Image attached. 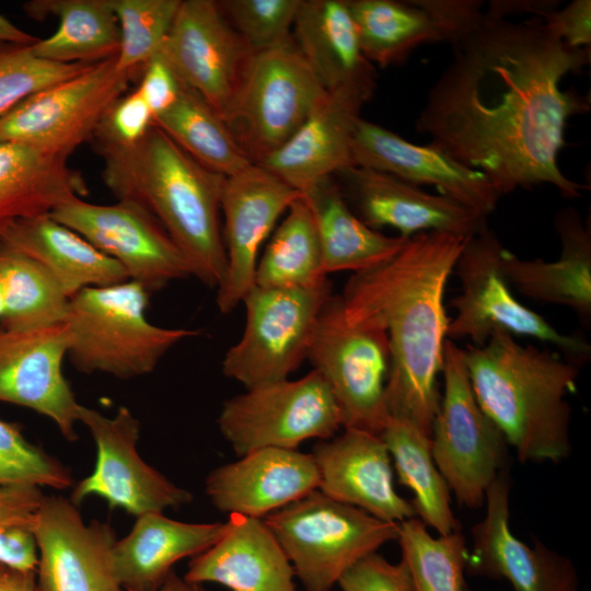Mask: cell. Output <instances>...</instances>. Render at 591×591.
I'll list each match as a JSON object with an SVG mask.
<instances>
[{
  "mask_svg": "<svg viewBox=\"0 0 591 591\" xmlns=\"http://www.w3.org/2000/svg\"><path fill=\"white\" fill-rule=\"evenodd\" d=\"M88 192L84 177L67 158L0 140V230L20 219L51 213Z\"/></svg>",
  "mask_w": 591,
  "mask_h": 591,
  "instance_id": "cell-31",
  "label": "cell"
},
{
  "mask_svg": "<svg viewBox=\"0 0 591 591\" xmlns=\"http://www.w3.org/2000/svg\"><path fill=\"white\" fill-rule=\"evenodd\" d=\"M7 484L66 489L73 478L63 463L28 441L19 426L0 419V485Z\"/></svg>",
  "mask_w": 591,
  "mask_h": 591,
  "instance_id": "cell-43",
  "label": "cell"
},
{
  "mask_svg": "<svg viewBox=\"0 0 591 591\" xmlns=\"http://www.w3.org/2000/svg\"><path fill=\"white\" fill-rule=\"evenodd\" d=\"M302 196L314 212L326 276L376 267L392 258L407 241L366 224L348 205L334 176L323 178Z\"/></svg>",
  "mask_w": 591,
  "mask_h": 591,
  "instance_id": "cell-32",
  "label": "cell"
},
{
  "mask_svg": "<svg viewBox=\"0 0 591 591\" xmlns=\"http://www.w3.org/2000/svg\"><path fill=\"white\" fill-rule=\"evenodd\" d=\"M302 194L271 172L251 164L224 179L221 213L227 269L217 288L221 313L234 310L255 286L257 254L278 218Z\"/></svg>",
  "mask_w": 591,
  "mask_h": 591,
  "instance_id": "cell-18",
  "label": "cell"
},
{
  "mask_svg": "<svg viewBox=\"0 0 591 591\" xmlns=\"http://www.w3.org/2000/svg\"><path fill=\"white\" fill-rule=\"evenodd\" d=\"M559 1H507L494 0L488 4L485 13L491 18L506 19L510 14L533 13L541 18L545 13L558 8Z\"/></svg>",
  "mask_w": 591,
  "mask_h": 591,
  "instance_id": "cell-49",
  "label": "cell"
},
{
  "mask_svg": "<svg viewBox=\"0 0 591 591\" xmlns=\"http://www.w3.org/2000/svg\"><path fill=\"white\" fill-rule=\"evenodd\" d=\"M182 0H111L117 18L120 44L119 71L140 74L158 53L171 28Z\"/></svg>",
  "mask_w": 591,
  "mask_h": 591,
  "instance_id": "cell-40",
  "label": "cell"
},
{
  "mask_svg": "<svg viewBox=\"0 0 591 591\" xmlns=\"http://www.w3.org/2000/svg\"><path fill=\"white\" fill-rule=\"evenodd\" d=\"M466 239L442 232L416 234L385 263L352 274L340 294L349 323L386 334L390 417L408 421L429 437L440 404L437 378L450 323L444 292Z\"/></svg>",
  "mask_w": 591,
  "mask_h": 591,
  "instance_id": "cell-2",
  "label": "cell"
},
{
  "mask_svg": "<svg viewBox=\"0 0 591 591\" xmlns=\"http://www.w3.org/2000/svg\"><path fill=\"white\" fill-rule=\"evenodd\" d=\"M0 240L42 264L69 298L128 280L120 264L50 213L11 222L0 230Z\"/></svg>",
  "mask_w": 591,
  "mask_h": 591,
  "instance_id": "cell-30",
  "label": "cell"
},
{
  "mask_svg": "<svg viewBox=\"0 0 591 591\" xmlns=\"http://www.w3.org/2000/svg\"><path fill=\"white\" fill-rule=\"evenodd\" d=\"M451 48L416 130L485 173L500 196L547 184L579 198L586 186L561 172L558 154L568 119L590 103L560 83L590 63V48L556 38L538 16L511 21L486 13Z\"/></svg>",
  "mask_w": 591,
  "mask_h": 591,
  "instance_id": "cell-1",
  "label": "cell"
},
{
  "mask_svg": "<svg viewBox=\"0 0 591 591\" xmlns=\"http://www.w3.org/2000/svg\"><path fill=\"white\" fill-rule=\"evenodd\" d=\"M153 125V113L137 89L120 96L101 120L94 142L128 147L140 141Z\"/></svg>",
  "mask_w": 591,
  "mask_h": 591,
  "instance_id": "cell-45",
  "label": "cell"
},
{
  "mask_svg": "<svg viewBox=\"0 0 591 591\" xmlns=\"http://www.w3.org/2000/svg\"><path fill=\"white\" fill-rule=\"evenodd\" d=\"M245 390L223 403L217 420L239 456L264 448L298 450L306 440H327L343 428L340 409L314 370Z\"/></svg>",
  "mask_w": 591,
  "mask_h": 591,
  "instance_id": "cell-12",
  "label": "cell"
},
{
  "mask_svg": "<svg viewBox=\"0 0 591 591\" xmlns=\"http://www.w3.org/2000/svg\"><path fill=\"white\" fill-rule=\"evenodd\" d=\"M394 462L399 484L414 494L417 518L439 535L461 530L451 509L450 488L431 452L430 437L415 425L390 417L380 434Z\"/></svg>",
  "mask_w": 591,
  "mask_h": 591,
  "instance_id": "cell-35",
  "label": "cell"
},
{
  "mask_svg": "<svg viewBox=\"0 0 591 591\" xmlns=\"http://www.w3.org/2000/svg\"><path fill=\"white\" fill-rule=\"evenodd\" d=\"M263 520L304 591H331L359 559L398 537V523L382 521L318 489Z\"/></svg>",
  "mask_w": 591,
  "mask_h": 591,
  "instance_id": "cell-6",
  "label": "cell"
},
{
  "mask_svg": "<svg viewBox=\"0 0 591 591\" xmlns=\"http://www.w3.org/2000/svg\"><path fill=\"white\" fill-rule=\"evenodd\" d=\"M89 66L53 62L34 55L31 46L0 44V117L28 96Z\"/></svg>",
  "mask_w": 591,
  "mask_h": 591,
  "instance_id": "cell-42",
  "label": "cell"
},
{
  "mask_svg": "<svg viewBox=\"0 0 591 591\" xmlns=\"http://www.w3.org/2000/svg\"><path fill=\"white\" fill-rule=\"evenodd\" d=\"M227 523H190L170 519L163 512L136 518L130 532L116 540L112 563L125 591H150L173 571V566L212 546Z\"/></svg>",
  "mask_w": 591,
  "mask_h": 591,
  "instance_id": "cell-29",
  "label": "cell"
},
{
  "mask_svg": "<svg viewBox=\"0 0 591 591\" xmlns=\"http://www.w3.org/2000/svg\"><path fill=\"white\" fill-rule=\"evenodd\" d=\"M0 591H37L35 571L0 564Z\"/></svg>",
  "mask_w": 591,
  "mask_h": 591,
  "instance_id": "cell-50",
  "label": "cell"
},
{
  "mask_svg": "<svg viewBox=\"0 0 591 591\" xmlns=\"http://www.w3.org/2000/svg\"><path fill=\"white\" fill-rule=\"evenodd\" d=\"M333 294L328 280L309 288L254 286L243 299L246 323L222 372L245 389L286 380L306 359L317 316Z\"/></svg>",
  "mask_w": 591,
  "mask_h": 591,
  "instance_id": "cell-11",
  "label": "cell"
},
{
  "mask_svg": "<svg viewBox=\"0 0 591 591\" xmlns=\"http://www.w3.org/2000/svg\"><path fill=\"white\" fill-rule=\"evenodd\" d=\"M364 57L380 68L404 62L422 45L445 42L426 0H347Z\"/></svg>",
  "mask_w": 591,
  "mask_h": 591,
  "instance_id": "cell-34",
  "label": "cell"
},
{
  "mask_svg": "<svg viewBox=\"0 0 591 591\" xmlns=\"http://www.w3.org/2000/svg\"><path fill=\"white\" fill-rule=\"evenodd\" d=\"M509 471L502 470L486 490L485 518L472 528L473 547L466 571L506 579L513 591H577L578 575L571 560L535 540H519L509 525Z\"/></svg>",
  "mask_w": 591,
  "mask_h": 591,
  "instance_id": "cell-20",
  "label": "cell"
},
{
  "mask_svg": "<svg viewBox=\"0 0 591 591\" xmlns=\"http://www.w3.org/2000/svg\"><path fill=\"white\" fill-rule=\"evenodd\" d=\"M158 54L223 118L253 53L217 1L182 0Z\"/></svg>",
  "mask_w": 591,
  "mask_h": 591,
  "instance_id": "cell-16",
  "label": "cell"
},
{
  "mask_svg": "<svg viewBox=\"0 0 591 591\" xmlns=\"http://www.w3.org/2000/svg\"><path fill=\"white\" fill-rule=\"evenodd\" d=\"M116 58L93 63L19 103L0 117V140L68 159L93 140L107 111L138 74L119 71Z\"/></svg>",
  "mask_w": 591,
  "mask_h": 591,
  "instance_id": "cell-13",
  "label": "cell"
},
{
  "mask_svg": "<svg viewBox=\"0 0 591 591\" xmlns=\"http://www.w3.org/2000/svg\"><path fill=\"white\" fill-rule=\"evenodd\" d=\"M2 313H3V294H2V290H1V286H0V321H1V317H2Z\"/></svg>",
  "mask_w": 591,
  "mask_h": 591,
  "instance_id": "cell-53",
  "label": "cell"
},
{
  "mask_svg": "<svg viewBox=\"0 0 591 591\" xmlns=\"http://www.w3.org/2000/svg\"><path fill=\"white\" fill-rule=\"evenodd\" d=\"M38 39V37L26 33L0 14V44L31 46Z\"/></svg>",
  "mask_w": 591,
  "mask_h": 591,
  "instance_id": "cell-51",
  "label": "cell"
},
{
  "mask_svg": "<svg viewBox=\"0 0 591 591\" xmlns=\"http://www.w3.org/2000/svg\"><path fill=\"white\" fill-rule=\"evenodd\" d=\"M320 476L311 453L264 448L213 468L205 491L221 512L264 519L318 489Z\"/></svg>",
  "mask_w": 591,
  "mask_h": 591,
  "instance_id": "cell-24",
  "label": "cell"
},
{
  "mask_svg": "<svg viewBox=\"0 0 591 591\" xmlns=\"http://www.w3.org/2000/svg\"><path fill=\"white\" fill-rule=\"evenodd\" d=\"M337 584L341 591H415L406 563L392 564L376 552L348 568Z\"/></svg>",
  "mask_w": 591,
  "mask_h": 591,
  "instance_id": "cell-46",
  "label": "cell"
},
{
  "mask_svg": "<svg viewBox=\"0 0 591 591\" xmlns=\"http://www.w3.org/2000/svg\"><path fill=\"white\" fill-rule=\"evenodd\" d=\"M503 250L487 223L466 239L454 268L461 292L450 302L456 313L450 318L448 339L466 338L483 346L494 332L503 331L554 346L578 367L586 363L591 355L587 340L560 333L515 299L501 269Z\"/></svg>",
  "mask_w": 591,
  "mask_h": 591,
  "instance_id": "cell-8",
  "label": "cell"
},
{
  "mask_svg": "<svg viewBox=\"0 0 591 591\" xmlns=\"http://www.w3.org/2000/svg\"><path fill=\"white\" fill-rule=\"evenodd\" d=\"M327 280L314 212L301 195L287 210L257 263L255 285L309 288Z\"/></svg>",
  "mask_w": 591,
  "mask_h": 591,
  "instance_id": "cell-38",
  "label": "cell"
},
{
  "mask_svg": "<svg viewBox=\"0 0 591 591\" xmlns=\"http://www.w3.org/2000/svg\"><path fill=\"white\" fill-rule=\"evenodd\" d=\"M44 493L30 484L0 485V564L35 571V524Z\"/></svg>",
  "mask_w": 591,
  "mask_h": 591,
  "instance_id": "cell-41",
  "label": "cell"
},
{
  "mask_svg": "<svg viewBox=\"0 0 591 591\" xmlns=\"http://www.w3.org/2000/svg\"><path fill=\"white\" fill-rule=\"evenodd\" d=\"M354 165L389 173L415 186L428 185L462 206L488 217L500 194L490 178L432 143L416 144L363 118L354 135Z\"/></svg>",
  "mask_w": 591,
  "mask_h": 591,
  "instance_id": "cell-22",
  "label": "cell"
},
{
  "mask_svg": "<svg viewBox=\"0 0 591 591\" xmlns=\"http://www.w3.org/2000/svg\"><path fill=\"white\" fill-rule=\"evenodd\" d=\"M136 89L149 105L154 118L176 101L181 83L158 54L143 66Z\"/></svg>",
  "mask_w": 591,
  "mask_h": 591,
  "instance_id": "cell-48",
  "label": "cell"
},
{
  "mask_svg": "<svg viewBox=\"0 0 591 591\" xmlns=\"http://www.w3.org/2000/svg\"><path fill=\"white\" fill-rule=\"evenodd\" d=\"M223 535L192 558L184 578L231 591H296L294 571L263 519L230 514Z\"/></svg>",
  "mask_w": 591,
  "mask_h": 591,
  "instance_id": "cell-26",
  "label": "cell"
},
{
  "mask_svg": "<svg viewBox=\"0 0 591 591\" xmlns=\"http://www.w3.org/2000/svg\"><path fill=\"white\" fill-rule=\"evenodd\" d=\"M443 393L431 428V452L460 505L478 508L486 490L506 468L507 442L474 395L464 348L447 339Z\"/></svg>",
  "mask_w": 591,
  "mask_h": 591,
  "instance_id": "cell-9",
  "label": "cell"
},
{
  "mask_svg": "<svg viewBox=\"0 0 591 591\" xmlns=\"http://www.w3.org/2000/svg\"><path fill=\"white\" fill-rule=\"evenodd\" d=\"M427 528L417 517L398 523L396 542L415 591H467L465 536L460 530L434 537Z\"/></svg>",
  "mask_w": 591,
  "mask_h": 591,
  "instance_id": "cell-39",
  "label": "cell"
},
{
  "mask_svg": "<svg viewBox=\"0 0 591 591\" xmlns=\"http://www.w3.org/2000/svg\"><path fill=\"white\" fill-rule=\"evenodd\" d=\"M37 591H125L112 563L116 535L107 522L82 519L78 506L45 496L35 524Z\"/></svg>",
  "mask_w": 591,
  "mask_h": 591,
  "instance_id": "cell-17",
  "label": "cell"
},
{
  "mask_svg": "<svg viewBox=\"0 0 591 591\" xmlns=\"http://www.w3.org/2000/svg\"><path fill=\"white\" fill-rule=\"evenodd\" d=\"M371 99L352 86L327 91L297 132L259 166L303 194L323 178L352 166L351 146L361 108Z\"/></svg>",
  "mask_w": 591,
  "mask_h": 591,
  "instance_id": "cell-25",
  "label": "cell"
},
{
  "mask_svg": "<svg viewBox=\"0 0 591 591\" xmlns=\"http://www.w3.org/2000/svg\"><path fill=\"white\" fill-rule=\"evenodd\" d=\"M545 27L556 38L573 48H590L591 1L572 0L564 8L541 16Z\"/></svg>",
  "mask_w": 591,
  "mask_h": 591,
  "instance_id": "cell-47",
  "label": "cell"
},
{
  "mask_svg": "<svg viewBox=\"0 0 591 591\" xmlns=\"http://www.w3.org/2000/svg\"><path fill=\"white\" fill-rule=\"evenodd\" d=\"M94 143L107 188L149 211L184 254L192 276L218 288L227 269L220 229L225 176L198 163L154 124L132 146Z\"/></svg>",
  "mask_w": 591,
  "mask_h": 591,
  "instance_id": "cell-3",
  "label": "cell"
},
{
  "mask_svg": "<svg viewBox=\"0 0 591 591\" xmlns=\"http://www.w3.org/2000/svg\"><path fill=\"white\" fill-rule=\"evenodd\" d=\"M476 401L521 462H559L571 453L566 401L579 367L557 351L521 345L496 331L464 349Z\"/></svg>",
  "mask_w": 591,
  "mask_h": 591,
  "instance_id": "cell-4",
  "label": "cell"
},
{
  "mask_svg": "<svg viewBox=\"0 0 591 591\" xmlns=\"http://www.w3.org/2000/svg\"><path fill=\"white\" fill-rule=\"evenodd\" d=\"M320 486L332 499L357 507L386 522L415 518L412 501L394 487L392 459L381 436L355 428L320 440L311 453Z\"/></svg>",
  "mask_w": 591,
  "mask_h": 591,
  "instance_id": "cell-23",
  "label": "cell"
},
{
  "mask_svg": "<svg viewBox=\"0 0 591 591\" xmlns=\"http://www.w3.org/2000/svg\"><path fill=\"white\" fill-rule=\"evenodd\" d=\"M79 422L96 445L93 472L77 483L70 500L80 506L89 496L103 498L111 509H123L138 518L178 509L193 495L149 465L138 452L140 422L126 406L108 417L81 405Z\"/></svg>",
  "mask_w": 591,
  "mask_h": 591,
  "instance_id": "cell-14",
  "label": "cell"
},
{
  "mask_svg": "<svg viewBox=\"0 0 591 591\" xmlns=\"http://www.w3.org/2000/svg\"><path fill=\"white\" fill-rule=\"evenodd\" d=\"M0 328L21 331L65 323L69 300L57 279L38 262L0 240Z\"/></svg>",
  "mask_w": 591,
  "mask_h": 591,
  "instance_id": "cell-37",
  "label": "cell"
},
{
  "mask_svg": "<svg viewBox=\"0 0 591 591\" xmlns=\"http://www.w3.org/2000/svg\"><path fill=\"white\" fill-rule=\"evenodd\" d=\"M306 359L329 387L343 417V428L381 434L390 415L385 386L390 371L386 334L349 323L340 294L324 303Z\"/></svg>",
  "mask_w": 591,
  "mask_h": 591,
  "instance_id": "cell-10",
  "label": "cell"
},
{
  "mask_svg": "<svg viewBox=\"0 0 591 591\" xmlns=\"http://www.w3.org/2000/svg\"><path fill=\"white\" fill-rule=\"evenodd\" d=\"M561 251L557 260L522 259L508 250L501 269L509 285L523 296L571 309L586 324L591 317V233L571 207L554 218Z\"/></svg>",
  "mask_w": 591,
  "mask_h": 591,
  "instance_id": "cell-27",
  "label": "cell"
},
{
  "mask_svg": "<svg viewBox=\"0 0 591 591\" xmlns=\"http://www.w3.org/2000/svg\"><path fill=\"white\" fill-rule=\"evenodd\" d=\"M150 294L127 280L85 288L70 298L65 324L72 366L85 374L132 379L151 373L173 346L198 335L152 324L147 317Z\"/></svg>",
  "mask_w": 591,
  "mask_h": 591,
  "instance_id": "cell-5",
  "label": "cell"
},
{
  "mask_svg": "<svg viewBox=\"0 0 591 591\" xmlns=\"http://www.w3.org/2000/svg\"><path fill=\"white\" fill-rule=\"evenodd\" d=\"M354 212L369 227L393 228L409 239L424 232L468 237L487 218L389 173L352 165L334 175Z\"/></svg>",
  "mask_w": 591,
  "mask_h": 591,
  "instance_id": "cell-21",
  "label": "cell"
},
{
  "mask_svg": "<svg viewBox=\"0 0 591 591\" xmlns=\"http://www.w3.org/2000/svg\"><path fill=\"white\" fill-rule=\"evenodd\" d=\"M223 15L252 53L292 38V27L301 0H221Z\"/></svg>",
  "mask_w": 591,
  "mask_h": 591,
  "instance_id": "cell-44",
  "label": "cell"
},
{
  "mask_svg": "<svg viewBox=\"0 0 591 591\" xmlns=\"http://www.w3.org/2000/svg\"><path fill=\"white\" fill-rule=\"evenodd\" d=\"M23 10L35 20L59 21L54 34L31 45L39 58L92 65L118 55L120 32L111 0H33Z\"/></svg>",
  "mask_w": 591,
  "mask_h": 591,
  "instance_id": "cell-33",
  "label": "cell"
},
{
  "mask_svg": "<svg viewBox=\"0 0 591 591\" xmlns=\"http://www.w3.org/2000/svg\"><path fill=\"white\" fill-rule=\"evenodd\" d=\"M50 216L115 259L128 280L149 293L192 276L178 246L158 220L136 202L117 200L99 205L73 197Z\"/></svg>",
  "mask_w": 591,
  "mask_h": 591,
  "instance_id": "cell-15",
  "label": "cell"
},
{
  "mask_svg": "<svg viewBox=\"0 0 591 591\" xmlns=\"http://www.w3.org/2000/svg\"><path fill=\"white\" fill-rule=\"evenodd\" d=\"M153 124L198 163L225 177L253 164L220 114L183 84L176 101Z\"/></svg>",
  "mask_w": 591,
  "mask_h": 591,
  "instance_id": "cell-36",
  "label": "cell"
},
{
  "mask_svg": "<svg viewBox=\"0 0 591 591\" xmlns=\"http://www.w3.org/2000/svg\"><path fill=\"white\" fill-rule=\"evenodd\" d=\"M150 591H207L202 584L187 581L172 571L167 578L158 588Z\"/></svg>",
  "mask_w": 591,
  "mask_h": 591,
  "instance_id": "cell-52",
  "label": "cell"
},
{
  "mask_svg": "<svg viewBox=\"0 0 591 591\" xmlns=\"http://www.w3.org/2000/svg\"><path fill=\"white\" fill-rule=\"evenodd\" d=\"M467 591H472V590L467 589Z\"/></svg>",
  "mask_w": 591,
  "mask_h": 591,
  "instance_id": "cell-54",
  "label": "cell"
},
{
  "mask_svg": "<svg viewBox=\"0 0 591 591\" xmlns=\"http://www.w3.org/2000/svg\"><path fill=\"white\" fill-rule=\"evenodd\" d=\"M292 38L326 91L352 86L371 97L375 67L364 57L347 0H301Z\"/></svg>",
  "mask_w": 591,
  "mask_h": 591,
  "instance_id": "cell-28",
  "label": "cell"
},
{
  "mask_svg": "<svg viewBox=\"0 0 591 591\" xmlns=\"http://www.w3.org/2000/svg\"><path fill=\"white\" fill-rule=\"evenodd\" d=\"M326 95L291 38L252 54L223 120L256 164L283 146Z\"/></svg>",
  "mask_w": 591,
  "mask_h": 591,
  "instance_id": "cell-7",
  "label": "cell"
},
{
  "mask_svg": "<svg viewBox=\"0 0 591 591\" xmlns=\"http://www.w3.org/2000/svg\"><path fill=\"white\" fill-rule=\"evenodd\" d=\"M68 349L65 323L21 331L0 328V402L49 418L66 440L76 441L81 404L62 372Z\"/></svg>",
  "mask_w": 591,
  "mask_h": 591,
  "instance_id": "cell-19",
  "label": "cell"
}]
</instances>
